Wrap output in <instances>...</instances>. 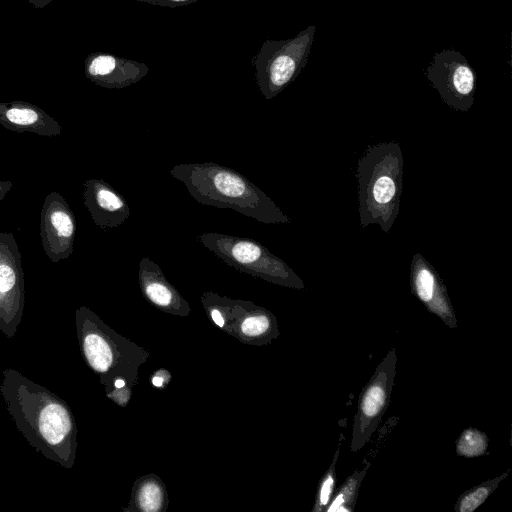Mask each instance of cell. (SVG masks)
<instances>
[{
    "mask_svg": "<svg viewBox=\"0 0 512 512\" xmlns=\"http://www.w3.org/2000/svg\"><path fill=\"white\" fill-rule=\"evenodd\" d=\"M2 329V320H1V317H0V330Z\"/></svg>",
    "mask_w": 512,
    "mask_h": 512,
    "instance_id": "cell-26",
    "label": "cell"
},
{
    "mask_svg": "<svg viewBox=\"0 0 512 512\" xmlns=\"http://www.w3.org/2000/svg\"><path fill=\"white\" fill-rule=\"evenodd\" d=\"M201 302L211 321L243 343L266 345L279 336L275 316L251 301L208 291L201 296Z\"/></svg>",
    "mask_w": 512,
    "mask_h": 512,
    "instance_id": "cell-7",
    "label": "cell"
},
{
    "mask_svg": "<svg viewBox=\"0 0 512 512\" xmlns=\"http://www.w3.org/2000/svg\"><path fill=\"white\" fill-rule=\"evenodd\" d=\"M489 438L481 430L468 427L464 429L456 440V453L464 458H475L486 454Z\"/></svg>",
    "mask_w": 512,
    "mask_h": 512,
    "instance_id": "cell-20",
    "label": "cell"
},
{
    "mask_svg": "<svg viewBox=\"0 0 512 512\" xmlns=\"http://www.w3.org/2000/svg\"><path fill=\"white\" fill-rule=\"evenodd\" d=\"M13 184L9 180H0V202L4 199L7 193L11 190Z\"/></svg>",
    "mask_w": 512,
    "mask_h": 512,
    "instance_id": "cell-23",
    "label": "cell"
},
{
    "mask_svg": "<svg viewBox=\"0 0 512 512\" xmlns=\"http://www.w3.org/2000/svg\"><path fill=\"white\" fill-rule=\"evenodd\" d=\"M137 2L148 3L155 6L167 7V8H177L181 6H186L200 0H131Z\"/></svg>",
    "mask_w": 512,
    "mask_h": 512,
    "instance_id": "cell-22",
    "label": "cell"
},
{
    "mask_svg": "<svg viewBox=\"0 0 512 512\" xmlns=\"http://www.w3.org/2000/svg\"><path fill=\"white\" fill-rule=\"evenodd\" d=\"M152 384L155 387H163L165 384V379L163 375H158L157 373L152 377Z\"/></svg>",
    "mask_w": 512,
    "mask_h": 512,
    "instance_id": "cell-25",
    "label": "cell"
},
{
    "mask_svg": "<svg viewBox=\"0 0 512 512\" xmlns=\"http://www.w3.org/2000/svg\"><path fill=\"white\" fill-rule=\"evenodd\" d=\"M197 240L223 262L241 272L272 284L305 289L302 279L284 260L253 239L207 232L199 235Z\"/></svg>",
    "mask_w": 512,
    "mask_h": 512,
    "instance_id": "cell-5",
    "label": "cell"
},
{
    "mask_svg": "<svg viewBox=\"0 0 512 512\" xmlns=\"http://www.w3.org/2000/svg\"><path fill=\"white\" fill-rule=\"evenodd\" d=\"M83 187L84 205L100 229L117 228L130 216V207L125 198L104 180L87 179Z\"/></svg>",
    "mask_w": 512,
    "mask_h": 512,
    "instance_id": "cell-14",
    "label": "cell"
},
{
    "mask_svg": "<svg viewBox=\"0 0 512 512\" xmlns=\"http://www.w3.org/2000/svg\"><path fill=\"white\" fill-rule=\"evenodd\" d=\"M53 0H28V2L34 6L35 8H44L49 3H51Z\"/></svg>",
    "mask_w": 512,
    "mask_h": 512,
    "instance_id": "cell-24",
    "label": "cell"
},
{
    "mask_svg": "<svg viewBox=\"0 0 512 512\" xmlns=\"http://www.w3.org/2000/svg\"><path fill=\"white\" fill-rule=\"evenodd\" d=\"M403 154L396 142L369 146L358 161L357 183L360 224H378L388 232L400 210Z\"/></svg>",
    "mask_w": 512,
    "mask_h": 512,
    "instance_id": "cell-3",
    "label": "cell"
},
{
    "mask_svg": "<svg viewBox=\"0 0 512 512\" xmlns=\"http://www.w3.org/2000/svg\"><path fill=\"white\" fill-rule=\"evenodd\" d=\"M75 325L81 355L99 376L106 394L118 380L133 389L138 381V370L148 360L149 353L119 335L85 306L77 308Z\"/></svg>",
    "mask_w": 512,
    "mask_h": 512,
    "instance_id": "cell-4",
    "label": "cell"
},
{
    "mask_svg": "<svg viewBox=\"0 0 512 512\" xmlns=\"http://www.w3.org/2000/svg\"><path fill=\"white\" fill-rule=\"evenodd\" d=\"M0 160H1V157H0Z\"/></svg>",
    "mask_w": 512,
    "mask_h": 512,
    "instance_id": "cell-27",
    "label": "cell"
},
{
    "mask_svg": "<svg viewBox=\"0 0 512 512\" xmlns=\"http://www.w3.org/2000/svg\"><path fill=\"white\" fill-rule=\"evenodd\" d=\"M0 124L6 129L40 136H56L61 125L40 107L25 101L0 102Z\"/></svg>",
    "mask_w": 512,
    "mask_h": 512,
    "instance_id": "cell-16",
    "label": "cell"
},
{
    "mask_svg": "<svg viewBox=\"0 0 512 512\" xmlns=\"http://www.w3.org/2000/svg\"><path fill=\"white\" fill-rule=\"evenodd\" d=\"M149 72L145 63L105 52L89 54L84 62L85 76L94 84L121 89L139 82Z\"/></svg>",
    "mask_w": 512,
    "mask_h": 512,
    "instance_id": "cell-13",
    "label": "cell"
},
{
    "mask_svg": "<svg viewBox=\"0 0 512 512\" xmlns=\"http://www.w3.org/2000/svg\"><path fill=\"white\" fill-rule=\"evenodd\" d=\"M315 31V25H310L293 38L263 42L252 64L258 89L266 100L276 97L306 66Z\"/></svg>",
    "mask_w": 512,
    "mask_h": 512,
    "instance_id": "cell-6",
    "label": "cell"
},
{
    "mask_svg": "<svg viewBox=\"0 0 512 512\" xmlns=\"http://www.w3.org/2000/svg\"><path fill=\"white\" fill-rule=\"evenodd\" d=\"M170 174L200 204L233 209L265 224L291 221L265 192L231 168L213 162L177 164Z\"/></svg>",
    "mask_w": 512,
    "mask_h": 512,
    "instance_id": "cell-2",
    "label": "cell"
},
{
    "mask_svg": "<svg viewBox=\"0 0 512 512\" xmlns=\"http://www.w3.org/2000/svg\"><path fill=\"white\" fill-rule=\"evenodd\" d=\"M25 306L21 253L12 233L0 232V317L3 334L13 338Z\"/></svg>",
    "mask_w": 512,
    "mask_h": 512,
    "instance_id": "cell-10",
    "label": "cell"
},
{
    "mask_svg": "<svg viewBox=\"0 0 512 512\" xmlns=\"http://www.w3.org/2000/svg\"><path fill=\"white\" fill-rule=\"evenodd\" d=\"M367 468L349 475L330 500L325 512H353Z\"/></svg>",
    "mask_w": 512,
    "mask_h": 512,
    "instance_id": "cell-18",
    "label": "cell"
},
{
    "mask_svg": "<svg viewBox=\"0 0 512 512\" xmlns=\"http://www.w3.org/2000/svg\"><path fill=\"white\" fill-rule=\"evenodd\" d=\"M0 395L16 428L45 458L70 469L77 449V425L68 404L13 368H5Z\"/></svg>",
    "mask_w": 512,
    "mask_h": 512,
    "instance_id": "cell-1",
    "label": "cell"
},
{
    "mask_svg": "<svg viewBox=\"0 0 512 512\" xmlns=\"http://www.w3.org/2000/svg\"><path fill=\"white\" fill-rule=\"evenodd\" d=\"M396 363V350L392 347L359 395L352 424L350 449L353 453L361 450L370 440L389 406L396 376Z\"/></svg>",
    "mask_w": 512,
    "mask_h": 512,
    "instance_id": "cell-8",
    "label": "cell"
},
{
    "mask_svg": "<svg viewBox=\"0 0 512 512\" xmlns=\"http://www.w3.org/2000/svg\"><path fill=\"white\" fill-rule=\"evenodd\" d=\"M168 504L165 485L159 477L150 474L139 478L133 486L131 501L126 511L161 512Z\"/></svg>",
    "mask_w": 512,
    "mask_h": 512,
    "instance_id": "cell-17",
    "label": "cell"
},
{
    "mask_svg": "<svg viewBox=\"0 0 512 512\" xmlns=\"http://www.w3.org/2000/svg\"><path fill=\"white\" fill-rule=\"evenodd\" d=\"M425 75L449 107L462 112L472 107L476 74L460 52L444 49L435 53Z\"/></svg>",
    "mask_w": 512,
    "mask_h": 512,
    "instance_id": "cell-9",
    "label": "cell"
},
{
    "mask_svg": "<svg viewBox=\"0 0 512 512\" xmlns=\"http://www.w3.org/2000/svg\"><path fill=\"white\" fill-rule=\"evenodd\" d=\"M509 471L507 470L499 476L475 485L462 493L455 503L454 510L456 512H474L496 490L500 482L508 476Z\"/></svg>",
    "mask_w": 512,
    "mask_h": 512,
    "instance_id": "cell-19",
    "label": "cell"
},
{
    "mask_svg": "<svg viewBox=\"0 0 512 512\" xmlns=\"http://www.w3.org/2000/svg\"><path fill=\"white\" fill-rule=\"evenodd\" d=\"M339 453L340 443L338 444L330 466L318 483L312 512H324L333 497L336 483V464L339 458Z\"/></svg>",
    "mask_w": 512,
    "mask_h": 512,
    "instance_id": "cell-21",
    "label": "cell"
},
{
    "mask_svg": "<svg viewBox=\"0 0 512 512\" xmlns=\"http://www.w3.org/2000/svg\"><path fill=\"white\" fill-rule=\"evenodd\" d=\"M138 279L142 295L157 309L176 316L189 315L191 310L188 302L149 257L140 260Z\"/></svg>",
    "mask_w": 512,
    "mask_h": 512,
    "instance_id": "cell-15",
    "label": "cell"
},
{
    "mask_svg": "<svg viewBox=\"0 0 512 512\" xmlns=\"http://www.w3.org/2000/svg\"><path fill=\"white\" fill-rule=\"evenodd\" d=\"M76 219L65 198L49 193L40 213V237L45 254L57 263L70 257L74 250Z\"/></svg>",
    "mask_w": 512,
    "mask_h": 512,
    "instance_id": "cell-11",
    "label": "cell"
},
{
    "mask_svg": "<svg viewBox=\"0 0 512 512\" xmlns=\"http://www.w3.org/2000/svg\"><path fill=\"white\" fill-rule=\"evenodd\" d=\"M410 288L430 313L449 328H457V318L447 288L434 267L420 253L412 257Z\"/></svg>",
    "mask_w": 512,
    "mask_h": 512,
    "instance_id": "cell-12",
    "label": "cell"
}]
</instances>
